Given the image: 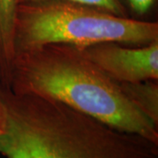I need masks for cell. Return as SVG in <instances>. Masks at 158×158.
<instances>
[{
  "label": "cell",
  "instance_id": "obj_1",
  "mask_svg": "<svg viewBox=\"0 0 158 158\" xmlns=\"http://www.w3.org/2000/svg\"><path fill=\"white\" fill-rule=\"evenodd\" d=\"M6 158H158V142L125 132L61 102L2 86Z\"/></svg>",
  "mask_w": 158,
  "mask_h": 158
},
{
  "label": "cell",
  "instance_id": "obj_2",
  "mask_svg": "<svg viewBox=\"0 0 158 158\" xmlns=\"http://www.w3.org/2000/svg\"><path fill=\"white\" fill-rule=\"evenodd\" d=\"M9 89L61 102L117 129L158 142V126L77 46L53 43L15 54Z\"/></svg>",
  "mask_w": 158,
  "mask_h": 158
},
{
  "label": "cell",
  "instance_id": "obj_3",
  "mask_svg": "<svg viewBox=\"0 0 158 158\" xmlns=\"http://www.w3.org/2000/svg\"><path fill=\"white\" fill-rule=\"evenodd\" d=\"M158 40V23L120 17L95 6L69 0L19 4L13 50L53 43L84 48L102 41L141 46Z\"/></svg>",
  "mask_w": 158,
  "mask_h": 158
},
{
  "label": "cell",
  "instance_id": "obj_4",
  "mask_svg": "<svg viewBox=\"0 0 158 158\" xmlns=\"http://www.w3.org/2000/svg\"><path fill=\"white\" fill-rule=\"evenodd\" d=\"M81 48L91 62L118 84L158 80V40L141 46L102 41Z\"/></svg>",
  "mask_w": 158,
  "mask_h": 158
},
{
  "label": "cell",
  "instance_id": "obj_5",
  "mask_svg": "<svg viewBox=\"0 0 158 158\" xmlns=\"http://www.w3.org/2000/svg\"><path fill=\"white\" fill-rule=\"evenodd\" d=\"M19 0H0V84L9 88L14 57L13 33Z\"/></svg>",
  "mask_w": 158,
  "mask_h": 158
},
{
  "label": "cell",
  "instance_id": "obj_6",
  "mask_svg": "<svg viewBox=\"0 0 158 158\" xmlns=\"http://www.w3.org/2000/svg\"><path fill=\"white\" fill-rule=\"evenodd\" d=\"M119 85L130 101L158 126L157 80L121 83Z\"/></svg>",
  "mask_w": 158,
  "mask_h": 158
},
{
  "label": "cell",
  "instance_id": "obj_7",
  "mask_svg": "<svg viewBox=\"0 0 158 158\" xmlns=\"http://www.w3.org/2000/svg\"><path fill=\"white\" fill-rule=\"evenodd\" d=\"M130 18L146 20L156 9L158 0H119Z\"/></svg>",
  "mask_w": 158,
  "mask_h": 158
},
{
  "label": "cell",
  "instance_id": "obj_8",
  "mask_svg": "<svg viewBox=\"0 0 158 158\" xmlns=\"http://www.w3.org/2000/svg\"><path fill=\"white\" fill-rule=\"evenodd\" d=\"M38 1H42V0H19V4L32 3ZM69 1H74L81 4L98 7L120 17H129L126 9L119 2V0H69Z\"/></svg>",
  "mask_w": 158,
  "mask_h": 158
},
{
  "label": "cell",
  "instance_id": "obj_9",
  "mask_svg": "<svg viewBox=\"0 0 158 158\" xmlns=\"http://www.w3.org/2000/svg\"><path fill=\"white\" fill-rule=\"evenodd\" d=\"M6 127V112L2 98V85L0 84V137L4 135Z\"/></svg>",
  "mask_w": 158,
  "mask_h": 158
}]
</instances>
